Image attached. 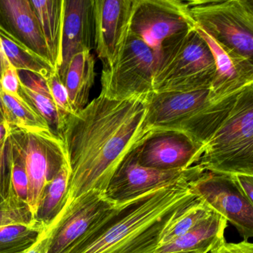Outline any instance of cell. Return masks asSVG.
Here are the masks:
<instances>
[{
    "label": "cell",
    "mask_w": 253,
    "mask_h": 253,
    "mask_svg": "<svg viewBox=\"0 0 253 253\" xmlns=\"http://www.w3.org/2000/svg\"><path fill=\"white\" fill-rule=\"evenodd\" d=\"M38 220L32 215L27 203L17 196L9 181L8 195L0 202V228L13 224H32Z\"/></svg>",
    "instance_id": "cell-27"
},
{
    "label": "cell",
    "mask_w": 253,
    "mask_h": 253,
    "mask_svg": "<svg viewBox=\"0 0 253 253\" xmlns=\"http://www.w3.org/2000/svg\"><path fill=\"white\" fill-rule=\"evenodd\" d=\"M48 48L49 61L56 72L61 66L64 0L31 1Z\"/></svg>",
    "instance_id": "cell-21"
},
{
    "label": "cell",
    "mask_w": 253,
    "mask_h": 253,
    "mask_svg": "<svg viewBox=\"0 0 253 253\" xmlns=\"http://www.w3.org/2000/svg\"><path fill=\"white\" fill-rule=\"evenodd\" d=\"M7 132V123L6 121H3V122L0 124V141L2 140L4 137H5V134Z\"/></svg>",
    "instance_id": "cell-35"
},
{
    "label": "cell",
    "mask_w": 253,
    "mask_h": 253,
    "mask_svg": "<svg viewBox=\"0 0 253 253\" xmlns=\"http://www.w3.org/2000/svg\"><path fill=\"white\" fill-rule=\"evenodd\" d=\"M232 176L242 193L250 202L253 203V176L246 174Z\"/></svg>",
    "instance_id": "cell-33"
},
{
    "label": "cell",
    "mask_w": 253,
    "mask_h": 253,
    "mask_svg": "<svg viewBox=\"0 0 253 253\" xmlns=\"http://www.w3.org/2000/svg\"><path fill=\"white\" fill-rule=\"evenodd\" d=\"M197 164L216 174L253 176V84L240 93Z\"/></svg>",
    "instance_id": "cell-5"
},
{
    "label": "cell",
    "mask_w": 253,
    "mask_h": 253,
    "mask_svg": "<svg viewBox=\"0 0 253 253\" xmlns=\"http://www.w3.org/2000/svg\"><path fill=\"white\" fill-rule=\"evenodd\" d=\"M0 96L5 109V121L8 129L29 131L49 130L46 121L31 106L26 98L8 95L0 88Z\"/></svg>",
    "instance_id": "cell-23"
},
{
    "label": "cell",
    "mask_w": 253,
    "mask_h": 253,
    "mask_svg": "<svg viewBox=\"0 0 253 253\" xmlns=\"http://www.w3.org/2000/svg\"><path fill=\"white\" fill-rule=\"evenodd\" d=\"M69 180L70 168L66 158L58 172L45 188L40 204L37 219L45 226H47L63 208Z\"/></svg>",
    "instance_id": "cell-24"
},
{
    "label": "cell",
    "mask_w": 253,
    "mask_h": 253,
    "mask_svg": "<svg viewBox=\"0 0 253 253\" xmlns=\"http://www.w3.org/2000/svg\"><path fill=\"white\" fill-rule=\"evenodd\" d=\"M134 0H94V49L103 67L121 57L129 35Z\"/></svg>",
    "instance_id": "cell-14"
},
{
    "label": "cell",
    "mask_w": 253,
    "mask_h": 253,
    "mask_svg": "<svg viewBox=\"0 0 253 253\" xmlns=\"http://www.w3.org/2000/svg\"><path fill=\"white\" fill-rule=\"evenodd\" d=\"M195 27L186 1L134 0L129 33L143 41L157 60L166 40Z\"/></svg>",
    "instance_id": "cell-9"
},
{
    "label": "cell",
    "mask_w": 253,
    "mask_h": 253,
    "mask_svg": "<svg viewBox=\"0 0 253 253\" xmlns=\"http://www.w3.org/2000/svg\"><path fill=\"white\" fill-rule=\"evenodd\" d=\"M94 48V0H64L61 66L58 70L64 82L74 56Z\"/></svg>",
    "instance_id": "cell-15"
},
{
    "label": "cell",
    "mask_w": 253,
    "mask_h": 253,
    "mask_svg": "<svg viewBox=\"0 0 253 253\" xmlns=\"http://www.w3.org/2000/svg\"><path fill=\"white\" fill-rule=\"evenodd\" d=\"M95 78V59L91 51H83L72 57L63 84L74 113L88 105Z\"/></svg>",
    "instance_id": "cell-20"
},
{
    "label": "cell",
    "mask_w": 253,
    "mask_h": 253,
    "mask_svg": "<svg viewBox=\"0 0 253 253\" xmlns=\"http://www.w3.org/2000/svg\"><path fill=\"white\" fill-rule=\"evenodd\" d=\"M8 131L10 148L23 163L27 174V204L37 219L44 191L66 160L63 140L51 129Z\"/></svg>",
    "instance_id": "cell-7"
},
{
    "label": "cell",
    "mask_w": 253,
    "mask_h": 253,
    "mask_svg": "<svg viewBox=\"0 0 253 253\" xmlns=\"http://www.w3.org/2000/svg\"><path fill=\"white\" fill-rule=\"evenodd\" d=\"M186 2L198 28L228 51L253 61V0Z\"/></svg>",
    "instance_id": "cell-6"
},
{
    "label": "cell",
    "mask_w": 253,
    "mask_h": 253,
    "mask_svg": "<svg viewBox=\"0 0 253 253\" xmlns=\"http://www.w3.org/2000/svg\"><path fill=\"white\" fill-rule=\"evenodd\" d=\"M239 94L216 99L210 88L153 92L146 100L145 132L175 131L205 146L233 107Z\"/></svg>",
    "instance_id": "cell-3"
},
{
    "label": "cell",
    "mask_w": 253,
    "mask_h": 253,
    "mask_svg": "<svg viewBox=\"0 0 253 253\" xmlns=\"http://www.w3.org/2000/svg\"><path fill=\"white\" fill-rule=\"evenodd\" d=\"M204 145L175 131H159L146 134L134 149L142 167L161 170L185 169L196 165Z\"/></svg>",
    "instance_id": "cell-13"
},
{
    "label": "cell",
    "mask_w": 253,
    "mask_h": 253,
    "mask_svg": "<svg viewBox=\"0 0 253 253\" xmlns=\"http://www.w3.org/2000/svg\"><path fill=\"white\" fill-rule=\"evenodd\" d=\"M0 18L14 36L49 61L48 48L30 0H0Z\"/></svg>",
    "instance_id": "cell-17"
},
{
    "label": "cell",
    "mask_w": 253,
    "mask_h": 253,
    "mask_svg": "<svg viewBox=\"0 0 253 253\" xmlns=\"http://www.w3.org/2000/svg\"><path fill=\"white\" fill-rule=\"evenodd\" d=\"M97 190H90L63 207L47 225L50 242L47 253H70L93 226L115 207Z\"/></svg>",
    "instance_id": "cell-10"
},
{
    "label": "cell",
    "mask_w": 253,
    "mask_h": 253,
    "mask_svg": "<svg viewBox=\"0 0 253 253\" xmlns=\"http://www.w3.org/2000/svg\"><path fill=\"white\" fill-rule=\"evenodd\" d=\"M12 65L19 72H28L48 79L54 72L47 59L37 54L0 23V76Z\"/></svg>",
    "instance_id": "cell-19"
},
{
    "label": "cell",
    "mask_w": 253,
    "mask_h": 253,
    "mask_svg": "<svg viewBox=\"0 0 253 253\" xmlns=\"http://www.w3.org/2000/svg\"><path fill=\"white\" fill-rule=\"evenodd\" d=\"M133 150L121 163L105 192L106 198L115 205L125 204L183 179L197 178L206 171L198 164L185 169L177 170L142 167L137 162Z\"/></svg>",
    "instance_id": "cell-12"
},
{
    "label": "cell",
    "mask_w": 253,
    "mask_h": 253,
    "mask_svg": "<svg viewBox=\"0 0 253 253\" xmlns=\"http://www.w3.org/2000/svg\"><path fill=\"white\" fill-rule=\"evenodd\" d=\"M5 121V109H4L3 103H2V98L0 96V124Z\"/></svg>",
    "instance_id": "cell-36"
},
{
    "label": "cell",
    "mask_w": 253,
    "mask_h": 253,
    "mask_svg": "<svg viewBox=\"0 0 253 253\" xmlns=\"http://www.w3.org/2000/svg\"><path fill=\"white\" fill-rule=\"evenodd\" d=\"M9 181L12 185L17 196L27 203L28 180L27 174L24 166L20 159L13 153L9 144Z\"/></svg>",
    "instance_id": "cell-28"
},
{
    "label": "cell",
    "mask_w": 253,
    "mask_h": 253,
    "mask_svg": "<svg viewBox=\"0 0 253 253\" xmlns=\"http://www.w3.org/2000/svg\"><path fill=\"white\" fill-rule=\"evenodd\" d=\"M195 29L207 42L214 58L215 75L210 91L214 98L236 95L253 84V61L228 51L196 25Z\"/></svg>",
    "instance_id": "cell-16"
},
{
    "label": "cell",
    "mask_w": 253,
    "mask_h": 253,
    "mask_svg": "<svg viewBox=\"0 0 253 253\" xmlns=\"http://www.w3.org/2000/svg\"><path fill=\"white\" fill-rule=\"evenodd\" d=\"M214 211L210 206L197 196L182 209L168 223L163 232L159 245L167 244L182 236Z\"/></svg>",
    "instance_id": "cell-25"
},
{
    "label": "cell",
    "mask_w": 253,
    "mask_h": 253,
    "mask_svg": "<svg viewBox=\"0 0 253 253\" xmlns=\"http://www.w3.org/2000/svg\"><path fill=\"white\" fill-rule=\"evenodd\" d=\"M214 75L212 54L195 27L163 42L154 74L153 92L208 89Z\"/></svg>",
    "instance_id": "cell-4"
},
{
    "label": "cell",
    "mask_w": 253,
    "mask_h": 253,
    "mask_svg": "<svg viewBox=\"0 0 253 253\" xmlns=\"http://www.w3.org/2000/svg\"><path fill=\"white\" fill-rule=\"evenodd\" d=\"M9 184V131L0 141V202L8 195Z\"/></svg>",
    "instance_id": "cell-30"
},
{
    "label": "cell",
    "mask_w": 253,
    "mask_h": 253,
    "mask_svg": "<svg viewBox=\"0 0 253 253\" xmlns=\"http://www.w3.org/2000/svg\"><path fill=\"white\" fill-rule=\"evenodd\" d=\"M146 100H113L100 94L66 118L60 138L70 168L63 207L90 190L104 193L126 157L146 136Z\"/></svg>",
    "instance_id": "cell-1"
},
{
    "label": "cell",
    "mask_w": 253,
    "mask_h": 253,
    "mask_svg": "<svg viewBox=\"0 0 253 253\" xmlns=\"http://www.w3.org/2000/svg\"><path fill=\"white\" fill-rule=\"evenodd\" d=\"M192 180L183 179L115 205L70 253H155L168 223L197 198L189 189Z\"/></svg>",
    "instance_id": "cell-2"
},
{
    "label": "cell",
    "mask_w": 253,
    "mask_h": 253,
    "mask_svg": "<svg viewBox=\"0 0 253 253\" xmlns=\"http://www.w3.org/2000/svg\"><path fill=\"white\" fill-rule=\"evenodd\" d=\"M20 72L12 65L8 66L0 76V88L8 95L18 99H23L20 91Z\"/></svg>",
    "instance_id": "cell-31"
},
{
    "label": "cell",
    "mask_w": 253,
    "mask_h": 253,
    "mask_svg": "<svg viewBox=\"0 0 253 253\" xmlns=\"http://www.w3.org/2000/svg\"><path fill=\"white\" fill-rule=\"evenodd\" d=\"M45 82L58 109L67 116L74 114L69 103L67 90L60 79L58 72H54Z\"/></svg>",
    "instance_id": "cell-29"
},
{
    "label": "cell",
    "mask_w": 253,
    "mask_h": 253,
    "mask_svg": "<svg viewBox=\"0 0 253 253\" xmlns=\"http://www.w3.org/2000/svg\"><path fill=\"white\" fill-rule=\"evenodd\" d=\"M227 222L223 216L214 211L184 235L158 246L155 253H210L226 242L224 234Z\"/></svg>",
    "instance_id": "cell-18"
},
{
    "label": "cell",
    "mask_w": 253,
    "mask_h": 253,
    "mask_svg": "<svg viewBox=\"0 0 253 253\" xmlns=\"http://www.w3.org/2000/svg\"><path fill=\"white\" fill-rule=\"evenodd\" d=\"M41 221L13 224L0 228V253H22L32 247L45 230Z\"/></svg>",
    "instance_id": "cell-26"
},
{
    "label": "cell",
    "mask_w": 253,
    "mask_h": 253,
    "mask_svg": "<svg viewBox=\"0 0 253 253\" xmlns=\"http://www.w3.org/2000/svg\"><path fill=\"white\" fill-rule=\"evenodd\" d=\"M189 186L192 193L232 223L244 241L253 238V203L242 193L233 176L204 171Z\"/></svg>",
    "instance_id": "cell-11"
},
{
    "label": "cell",
    "mask_w": 253,
    "mask_h": 253,
    "mask_svg": "<svg viewBox=\"0 0 253 253\" xmlns=\"http://www.w3.org/2000/svg\"></svg>",
    "instance_id": "cell-37"
},
{
    "label": "cell",
    "mask_w": 253,
    "mask_h": 253,
    "mask_svg": "<svg viewBox=\"0 0 253 253\" xmlns=\"http://www.w3.org/2000/svg\"><path fill=\"white\" fill-rule=\"evenodd\" d=\"M23 75L24 79L20 78L21 94L46 121L50 129L60 137L67 115L63 114L54 103L43 79L28 72H23Z\"/></svg>",
    "instance_id": "cell-22"
},
{
    "label": "cell",
    "mask_w": 253,
    "mask_h": 253,
    "mask_svg": "<svg viewBox=\"0 0 253 253\" xmlns=\"http://www.w3.org/2000/svg\"><path fill=\"white\" fill-rule=\"evenodd\" d=\"M157 59L155 52L129 33L118 61L103 67L100 94L113 100H146L153 93Z\"/></svg>",
    "instance_id": "cell-8"
},
{
    "label": "cell",
    "mask_w": 253,
    "mask_h": 253,
    "mask_svg": "<svg viewBox=\"0 0 253 253\" xmlns=\"http://www.w3.org/2000/svg\"><path fill=\"white\" fill-rule=\"evenodd\" d=\"M210 253H253V244L248 241L239 243L224 242Z\"/></svg>",
    "instance_id": "cell-32"
},
{
    "label": "cell",
    "mask_w": 253,
    "mask_h": 253,
    "mask_svg": "<svg viewBox=\"0 0 253 253\" xmlns=\"http://www.w3.org/2000/svg\"><path fill=\"white\" fill-rule=\"evenodd\" d=\"M50 238V230L46 226L38 241L32 247L22 253H47L49 246Z\"/></svg>",
    "instance_id": "cell-34"
}]
</instances>
